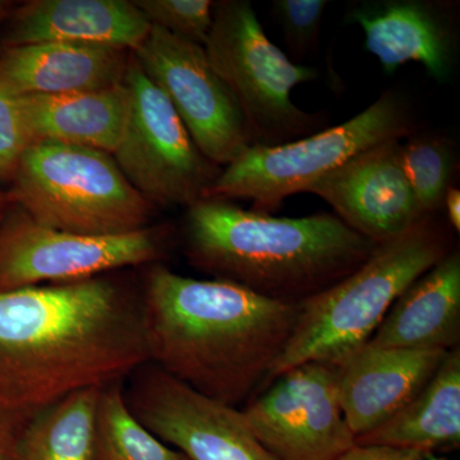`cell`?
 Segmentation results:
<instances>
[{"label": "cell", "instance_id": "ffe728a7", "mask_svg": "<svg viewBox=\"0 0 460 460\" xmlns=\"http://www.w3.org/2000/svg\"><path fill=\"white\" fill-rule=\"evenodd\" d=\"M357 445H380L432 456L460 447V349L450 350L428 385L398 413L356 438Z\"/></svg>", "mask_w": 460, "mask_h": 460}, {"label": "cell", "instance_id": "83f0119b", "mask_svg": "<svg viewBox=\"0 0 460 460\" xmlns=\"http://www.w3.org/2000/svg\"><path fill=\"white\" fill-rule=\"evenodd\" d=\"M26 423L0 413V460H13L18 436Z\"/></svg>", "mask_w": 460, "mask_h": 460}, {"label": "cell", "instance_id": "d6986e66", "mask_svg": "<svg viewBox=\"0 0 460 460\" xmlns=\"http://www.w3.org/2000/svg\"><path fill=\"white\" fill-rule=\"evenodd\" d=\"M20 105L32 144L62 142L113 155L128 120L129 91L120 84L57 95H25L20 96Z\"/></svg>", "mask_w": 460, "mask_h": 460}, {"label": "cell", "instance_id": "484cf974", "mask_svg": "<svg viewBox=\"0 0 460 460\" xmlns=\"http://www.w3.org/2000/svg\"><path fill=\"white\" fill-rule=\"evenodd\" d=\"M31 144L20 96L0 80V181L11 183L21 157Z\"/></svg>", "mask_w": 460, "mask_h": 460}, {"label": "cell", "instance_id": "30bf717a", "mask_svg": "<svg viewBox=\"0 0 460 460\" xmlns=\"http://www.w3.org/2000/svg\"><path fill=\"white\" fill-rule=\"evenodd\" d=\"M132 54L213 164L226 168L255 145L237 100L208 62L204 47L151 26Z\"/></svg>", "mask_w": 460, "mask_h": 460}, {"label": "cell", "instance_id": "7a4b0ae2", "mask_svg": "<svg viewBox=\"0 0 460 460\" xmlns=\"http://www.w3.org/2000/svg\"><path fill=\"white\" fill-rule=\"evenodd\" d=\"M148 362L238 408L265 384L286 349L299 305L217 279H193L154 263L140 296Z\"/></svg>", "mask_w": 460, "mask_h": 460}, {"label": "cell", "instance_id": "6da1fadb", "mask_svg": "<svg viewBox=\"0 0 460 460\" xmlns=\"http://www.w3.org/2000/svg\"><path fill=\"white\" fill-rule=\"evenodd\" d=\"M148 362L140 296L105 275L0 292V413L27 423Z\"/></svg>", "mask_w": 460, "mask_h": 460}, {"label": "cell", "instance_id": "4fadbf2b", "mask_svg": "<svg viewBox=\"0 0 460 460\" xmlns=\"http://www.w3.org/2000/svg\"><path fill=\"white\" fill-rule=\"evenodd\" d=\"M401 140L366 151L311 187L354 232L376 244L401 237L425 219L401 160Z\"/></svg>", "mask_w": 460, "mask_h": 460}, {"label": "cell", "instance_id": "d4e9b609", "mask_svg": "<svg viewBox=\"0 0 460 460\" xmlns=\"http://www.w3.org/2000/svg\"><path fill=\"white\" fill-rule=\"evenodd\" d=\"M329 3L325 0H275L274 16L279 22L288 48L296 56L317 49L321 25Z\"/></svg>", "mask_w": 460, "mask_h": 460}, {"label": "cell", "instance_id": "9a60e30c", "mask_svg": "<svg viewBox=\"0 0 460 460\" xmlns=\"http://www.w3.org/2000/svg\"><path fill=\"white\" fill-rule=\"evenodd\" d=\"M365 32L366 49L386 74L417 62L438 83L456 68V42L449 18L438 5L420 0H381L354 5L347 16Z\"/></svg>", "mask_w": 460, "mask_h": 460}, {"label": "cell", "instance_id": "f546056e", "mask_svg": "<svg viewBox=\"0 0 460 460\" xmlns=\"http://www.w3.org/2000/svg\"><path fill=\"white\" fill-rule=\"evenodd\" d=\"M11 206L12 201L11 199H9L8 192H2V190H0V226H2L3 220H4L5 215H7Z\"/></svg>", "mask_w": 460, "mask_h": 460}, {"label": "cell", "instance_id": "8fae6325", "mask_svg": "<svg viewBox=\"0 0 460 460\" xmlns=\"http://www.w3.org/2000/svg\"><path fill=\"white\" fill-rule=\"evenodd\" d=\"M242 410L277 460H335L356 444L339 396V366L307 362L272 380Z\"/></svg>", "mask_w": 460, "mask_h": 460}, {"label": "cell", "instance_id": "2e32d148", "mask_svg": "<svg viewBox=\"0 0 460 460\" xmlns=\"http://www.w3.org/2000/svg\"><path fill=\"white\" fill-rule=\"evenodd\" d=\"M0 47L77 42L135 51L151 25L128 0H31L13 8Z\"/></svg>", "mask_w": 460, "mask_h": 460}, {"label": "cell", "instance_id": "cb8c5ba5", "mask_svg": "<svg viewBox=\"0 0 460 460\" xmlns=\"http://www.w3.org/2000/svg\"><path fill=\"white\" fill-rule=\"evenodd\" d=\"M151 26L204 47L214 21L211 0H135Z\"/></svg>", "mask_w": 460, "mask_h": 460}, {"label": "cell", "instance_id": "ba28073f", "mask_svg": "<svg viewBox=\"0 0 460 460\" xmlns=\"http://www.w3.org/2000/svg\"><path fill=\"white\" fill-rule=\"evenodd\" d=\"M124 84L129 91V113L113 154L115 163L154 208H190L204 198L222 168L202 155L133 54Z\"/></svg>", "mask_w": 460, "mask_h": 460}, {"label": "cell", "instance_id": "52a82bcc", "mask_svg": "<svg viewBox=\"0 0 460 460\" xmlns=\"http://www.w3.org/2000/svg\"><path fill=\"white\" fill-rule=\"evenodd\" d=\"M204 49L237 100L255 145L275 146L317 132L323 118L296 107L292 91L316 80L319 74L293 63L270 41L250 2L215 3Z\"/></svg>", "mask_w": 460, "mask_h": 460}, {"label": "cell", "instance_id": "9c48e42d", "mask_svg": "<svg viewBox=\"0 0 460 460\" xmlns=\"http://www.w3.org/2000/svg\"><path fill=\"white\" fill-rule=\"evenodd\" d=\"M165 229L148 226L118 235H84L48 228L12 204L0 226V292L93 279L156 263Z\"/></svg>", "mask_w": 460, "mask_h": 460}, {"label": "cell", "instance_id": "7c38bea8", "mask_svg": "<svg viewBox=\"0 0 460 460\" xmlns=\"http://www.w3.org/2000/svg\"><path fill=\"white\" fill-rule=\"evenodd\" d=\"M133 416L189 460H277L230 407L175 380L147 362L124 383Z\"/></svg>", "mask_w": 460, "mask_h": 460}, {"label": "cell", "instance_id": "e0dca14e", "mask_svg": "<svg viewBox=\"0 0 460 460\" xmlns=\"http://www.w3.org/2000/svg\"><path fill=\"white\" fill-rule=\"evenodd\" d=\"M132 51L77 42L0 47V80L17 96L57 95L124 84Z\"/></svg>", "mask_w": 460, "mask_h": 460}, {"label": "cell", "instance_id": "603a6c76", "mask_svg": "<svg viewBox=\"0 0 460 460\" xmlns=\"http://www.w3.org/2000/svg\"><path fill=\"white\" fill-rule=\"evenodd\" d=\"M402 169L423 217L443 208L454 172V151L438 137H411L401 146Z\"/></svg>", "mask_w": 460, "mask_h": 460}, {"label": "cell", "instance_id": "ac0fdd59", "mask_svg": "<svg viewBox=\"0 0 460 460\" xmlns=\"http://www.w3.org/2000/svg\"><path fill=\"white\" fill-rule=\"evenodd\" d=\"M460 341V252L453 248L394 302L367 344L456 349Z\"/></svg>", "mask_w": 460, "mask_h": 460}, {"label": "cell", "instance_id": "4316f807", "mask_svg": "<svg viewBox=\"0 0 460 460\" xmlns=\"http://www.w3.org/2000/svg\"><path fill=\"white\" fill-rule=\"evenodd\" d=\"M429 454L395 449L380 445H357L335 460H429Z\"/></svg>", "mask_w": 460, "mask_h": 460}, {"label": "cell", "instance_id": "5bb4252c", "mask_svg": "<svg viewBox=\"0 0 460 460\" xmlns=\"http://www.w3.org/2000/svg\"><path fill=\"white\" fill-rule=\"evenodd\" d=\"M449 352L366 344L341 363L339 396L354 436L371 431L404 408L428 385Z\"/></svg>", "mask_w": 460, "mask_h": 460}, {"label": "cell", "instance_id": "3957f363", "mask_svg": "<svg viewBox=\"0 0 460 460\" xmlns=\"http://www.w3.org/2000/svg\"><path fill=\"white\" fill-rule=\"evenodd\" d=\"M184 241L190 265L213 279L296 305L352 274L378 246L335 214L274 217L217 199L187 208Z\"/></svg>", "mask_w": 460, "mask_h": 460}, {"label": "cell", "instance_id": "8992f818", "mask_svg": "<svg viewBox=\"0 0 460 460\" xmlns=\"http://www.w3.org/2000/svg\"><path fill=\"white\" fill-rule=\"evenodd\" d=\"M413 131L404 99L387 91L361 113L332 128L275 146H251L222 169L202 199H251L270 214L289 196L314 184L366 151Z\"/></svg>", "mask_w": 460, "mask_h": 460}, {"label": "cell", "instance_id": "5b68a950", "mask_svg": "<svg viewBox=\"0 0 460 460\" xmlns=\"http://www.w3.org/2000/svg\"><path fill=\"white\" fill-rule=\"evenodd\" d=\"M12 204L48 228L84 235H118L148 228L156 208L115 163L95 148L33 142L8 190Z\"/></svg>", "mask_w": 460, "mask_h": 460}, {"label": "cell", "instance_id": "f1b7e54d", "mask_svg": "<svg viewBox=\"0 0 460 460\" xmlns=\"http://www.w3.org/2000/svg\"><path fill=\"white\" fill-rule=\"evenodd\" d=\"M447 208V219L454 232H460V190L449 187L447 195H445L444 204Z\"/></svg>", "mask_w": 460, "mask_h": 460}, {"label": "cell", "instance_id": "7402d4cb", "mask_svg": "<svg viewBox=\"0 0 460 460\" xmlns=\"http://www.w3.org/2000/svg\"><path fill=\"white\" fill-rule=\"evenodd\" d=\"M93 460H189L151 434L133 416L124 398V383L100 392L95 416Z\"/></svg>", "mask_w": 460, "mask_h": 460}, {"label": "cell", "instance_id": "4dcf8cb0", "mask_svg": "<svg viewBox=\"0 0 460 460\" xmlns=\"http://www.w3.org/2000/svg\"><path fill=\"white\" fill-rule=\"evenodd\" d=\"M13 8L11 2L0 0V25L5 22V20H7L11 12L13 11Z\"/></svg>", "mask_w": 460, "mask_h": 460}, {"label": "cell", "instance_id": "44dd1931", "mask_svg": "<svg viewBox=\"0 0 460 460\" xmlns=\"http://www.w3.org/2000/svg\"><path fill=\"white\" fill-rule=\"evenodd\" d=\"M102 389L81 390L30 420L18 436L13 460H93Z\"/></svg>", "mask_w": 460, "mask_h": 460}, {"label": "cell", "instance_id": "277c9868", "mask_svg": "<svg viewBox=\"0 0 460 460\" xmlns=\"http://www.w3.org/2000/svg\"><path fill=\"white\" fill-rule=\"evenodd\" d=\"M452 250L434 217L378 244L356 271L299 304L295 330L263 385L302 363L347 361L370 341L402 293Z\"/></svg>", "mask_w": 460, "mask_h": 460}]
</instances>
